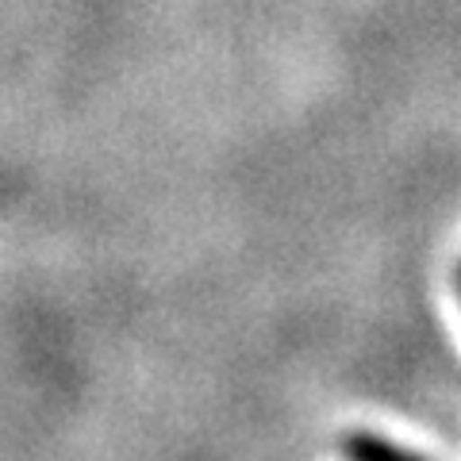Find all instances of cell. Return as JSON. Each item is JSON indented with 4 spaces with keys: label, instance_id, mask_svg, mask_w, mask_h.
<instances>
[{
    "label": "cell",
    "instance_id": "cell-1",
    "mask_svg": "<svg viewBox=\"0 0 461 461\" xmlns=\"http://www.w3.org/2000/svg\"><path fill=\"white\" fill-rule=\"evenodd\" d=\"M346 454H350V461H423L420 454L400 450V446L369 435V430H357V435L346 438Z\"/></svg>",
    "mask_w": 461,
    "mask_h": 461
}]
</instances>
